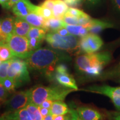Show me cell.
<instances>
[{
    "instance_id": "cell-1",
    "label": "cell",
    "mask_w": 120,
    "mask_h": 120,
    "mask_svg": "<svg viewBox=\"0 0 120 120\" xmlns=\"http://www.w3.org/2000/svg\"><path fill=\"white\" fill-rule=\"evenodd\" d=\"M62 58V54L56 51L41 48L34 51L26 62L31 70L43 71L49 74L53 72L56 64Z\"/></svg>"
},
{
    "instance_id": "cell-2",
    "label": "cell",
    "mask_w": 120,
    "mask_h": 120,
    "mask_svg": "<svg viewBox=\"0 0 120 120\" xmlns=\"http://www.w3.org/2000/svg\"><path fill=\"white\" fill-rule=\"evenodd\" d=\"M111 56L108 52L87 53L76 58V66L79 71L91 76L100 75L103 67L110 61Z\"/></svg>"
},
{
    "instance_id": "cell-3",
    "label": "cell",
    "mask_w": 120,
    "mask_h": 120,
    "mask_svg": "<svg viewBox=\"0 0 120 120\" xmlns=\"http://www.w3.org/2000/svg\"><path fill=\"white\" fill-rule=\"evenodd\" d=\"M60 86H38L33 88L31 92V103L40 106L46 100L64 101L67 94L73 91Z\"/></svg>"
},
{
    "instance_id": "cell-4",
    "label": "cell",
    "mask_w": 120,
    "mask_h": 120,
    "mask_svg": "<svg viewBox=\"0 0 120 120\" xmlns=\"http://www.w3.org/2000/svg\"><path fill=\"white\" fill-rule=\"evenodd\" d=\"M45 40L53 49L74 54L79 53L81 50L79 39L73 34L64 36L56 32H49L46 34Z\"/></svg>"
},
{
    "instance_id": "cell-5",
    "label": "cell",
    "mask_w": 120,
    "mask_h": 120,
    "mask_svg": "<svg viewBox=\"0 0 120 120\" xmlns=\"http://www.w3.org/2000/svg\"><path fill=\"white\" fill-rule=\"evenodd\" d=\"M7 77L13 79L16 88L30 82L29 72L26 61L15 57L12 58L8 70Z\"/></svg>"
},
{
    "instance_id": "cell-6",
    "label": "cell",
    "mask_w": 120,
    "mask_h": 120,
    "mask_svg": "<svg viewBox=\"0 0 120 120\" xmlns=\"http://www.w3.org/2000/svg\"><path fill=\"white\" fill-rule=\"evenodd\" d=\"M7 45L15 57L26 60L33 52L30 49L26 37L13 34L7 41Z\"/></svg>"
},
{
    "instance_id": "cell-7",
    "label": "cell",
    "mask_w": 120,
    "mask_h": 120,
    "mask_svg": "<svg viewBox=\"0 0 120 120\" xmlns=\"http://www.w3.org/2000/svg\"><path fill=\"white\" fill-rule=\"evenodd\" d=\"M32 88L25 91H19L13 94L9 100L4 102L7 113H12L19 109L26 108L31 102Z\"/></svg>"
},
{
    "instance_id": "cell-8",
    "label": "cell",
    "mask_w": 120,
    "mask_h": 120,
    "mask_svg": "<svg viewBox=\"0 0 120 120\" xmlns=\"http://www.w3.org/2000/svg\"><path fill=\"white\" fill-rule=\"evenodd\" d=\"M102 39L96 34H87L79 41L81 49L86 53H92L99 50L103 45Z\"/></svg>"
},
{
    "instance_id": "cell-9",
    "label": "cell",
    "mask_w": 120,
    "mask_h": 120,
    "mask_svg": "<svg viewBox=\"0 0 120 120\" xmlns=\"http://www.w3.org/2000/svg\"><path fill=\"white\" fill-rule=\"evenodd\" d=\"M86 91L107 96L111 98L116 109L120 111V87H112L109 86H91Z\"/></svg>"
},
{
    "instance_id": "cell-10",
    "label": "cell",
    "mask_w": 120,
    "mask_h": 120,
    "mask_svg": "<svg viewBox=\"0 0 120 120\" xmlns=\"http://www.w3.org/2000/svg\"><path fill=\"white\" fill-rule=\"evenodd\" d=\"M36 7L29 0H21L13 6L12 11L17 17L24 18L30 13L34 12Z\"/></svg>"
},
{
    "instance_id": "cell-11",
    "label": "cell",
    "mask_w": 120,
    "mask_h": 120,
    "mask_svg": "<svg viewBox=\"0 0 120 120\" xmlns=\"http://www.w3.org/2000/svg\"><path fill=\"white\" fill-rule=\"evenodd\" d=\"M15 17H7L3 19L0 31L1 45L7 44V41L13 34Z\"/></svg>"
},
{
    "instance_id": "cell-12",
    "label": "cell",
    "mask_w": 120,
    "mask_h": 120,
    "mask_svg": "<svg viewBox=\"0 0 120 120\" xmlns=\"http://www.w3.org/2000/svg\"><path fill=\"white\" fill-rule=\"evenodd\" d=\"M77 112L82 120H102V115L96 109L86 107L77 108Z\"/></svg>"
},
{
    "instance_id": "cell-13",
    "label": "cell",
    "mask_w": 120,
    "mask_h": 120,
    "mask_svg": "<svg viewBox=\"0 0 120 120\" xmlns=\"http://www.w3.org/2000/svg\"><path fill=\"white\" fill-rule=\"evenodd\" d=\"M31 26L22 18L15 17L13 34L21 36L27 37Z\"/></svg>"
},
{
    "instance_id": "cell-14",
    "label": "cell",
    "mask_w": 120,
    "mask_h": 120,
    "mask_svg": "<svg viewBox=\"0 0 120 120\" xmlns=\"http://www.w3.org/2000/svg\"><path fill=\"white\" fill-rule=\"evenodd\" d=\"M56 81L60 85L67 88L78 90V87L75 79L68 72L58 73L56 72L55 75Z\"/></svg>"
},
{
    "instance_id": "cell-15",
    "label": "cell",
    "mask_w": 120,
    "mask_h": 120,
    "mask_svg": "<svg viewBox=\"0 0 120 120\" xmlns=\"http://www.w3.org/2000/svg\"><path fill=\"white\" fill-rule=\"evenodd\" d=\"M85 27L88 28L89 32L92 34H96L106 28L112 27L113 25L108 22L99 19H92L91 21Z\"/></svg>"
},
{
    "instance_id": "cell-16",
    "label": "cell",
    "mask_w": 120,
    "mask_h": 120,
    "mask_svg": "<svg viewBox=\"0 0 120 120\" xmlns=\"http://www.w3.org/2000/svg\"><path fill=\"white\" fill-rule=\"evenodd\" d=\"M68 6L62 0H55L52 12L53 17L62 19L68 10Z\"/></svg>"
},
{
    "instance_id": "cell-17",
    "label": "cell",
    "mask_w": 120,
    "mask_h": 120,
    "mask_svg": "<svg viewBox=\"0 0 120 120\" xmlns=\"http://www.w3.org/2000/svg\"><path fill=\"white\" fill-rule=\"evenodd\" d=\"M64 24L65 23L63 19L52 17L46 19L44 28L49 32H56L61 28L64 27Z\"/></svg>"
},
{
    "instance_id": "cell-18",
    "label": "cell",
    "mask_w": 120,
    "mask_h": 120,
    "mask_svg": "<svg viewBox=\"0 0 120 120\" xmlns=\"http://www.w3.org/2000/svg\"><path fill=\"white\" fill-rule=\"evenodd\" d=\"M22 19L26 21L32 26L44 28L45 22L46 19L34 12L30 13L27 16L24 18H22Z\"/></svg>"
},
{
    "instance_id": "cell-19",
    "label": "cell",
    "mask_w": 120,
    "mask_h": 120,
    "mask_svg": "<svg viewBox=\"0 0 120 120\" xmlns=\"http://www.w3.org/2000/svg\"><path fill=\"white\" fill-rule=\"evenodd\" d=\"M70 111L67 105L62 101H54L50 109V113L52 115H65Z\"/></svg>"
},
{
    "instance_id": "cell-20",
    "label": "cell",
    "mask_w": 120,
    "mask_h": 120,
    "mask_svg": "<svg viewBox=\"0 0 120 120\" xmlns=\"http://www.w3.org/2000/svg\"><path fill=\"white\" fill-rule=\"evenodd\" d=\"M64 27H65L70 34L76 36L83 37L88 34V28L81 25H71L64 24Z\"/></svg>"
},
{
    "instance_id": "cell-21",
    "label": "cell",
    "mask_w": 120,
    "mask_h": 120,
    "mask_svg": "<svg viewBox=\"0 0 120 120\" xmlns=\"http://www.w3.org/2000/svg\"><path fill=\"white\" fill-rule=\"evenodd\" d=\"M7 116L12 120H33L26 108H24L12 113H7Z\"/></svg>"
},
{
    "instance_id": "cell-22",
    "label": "cell",
    "mask_w": 120,
    "mask_h": 120,
    "mask_svg": "<svg viewBox=\"0 0 120 120\" xmlns=\"http://www.w3.org/2000/svg\"><path fill=\"white\" fill-rule=\"evenodd\" d=\"M47 32V31L45 28L32 26L31 29L30 30L26 37L27 38H37L44 40L46 37Z\"/></svg>"
},
{
    "instance_id": "cell-23",
    "label": "cell",
    "mask_w": 120,
    "mask_h": 120,
    "mask_svg": "<svg viewBox=\"0 0 120 120\" xmlns=\"http://www.w3.org/2000/svg\"><path fill=\"white\" fill-rule=\"evenodd\" d=\"M26 108L33 120H43L38 106L31 102Z\"/></svg>"
},
{
    "instance_id": "cell-24",
    "label": "cell",
    "mask_w": 120,
    "mask_h": 120,
    "mask_svg": "<svg viewBox=\"0 0 120 120\" xmlns=\"http://www.w3.org/2000/svg\"><path fill=\"white\" fill-rule=\"evenodd\" d=\"M14 57L7 44L0 45V60L2 61H7Z\"/></svg>"
},
{
    "instance_id": "cell-25",
    "label": "cell",
    "mask_w": 120,
    "mask_h": 120,
    "mask_svg": "<svg viewBox=\"0 0 120 120\" xmlns=\"http://www.w3.org/2000/svg\"><path fill=\"white\" fill-rule=\"evenodd\" d=\"M11 60L3 61L0 64V83H2L4 81L8 76V70L11 63Z\"/></svg>"
},
{
    "instance_id": "cell-26",
    "label": "cell",
    "mask_w": 120,
    "mask_h": 120,
    "mask_svg": "<svg viewBox=\"0 0 120 120\" xmlns=\"http://www.w3.org/2000/svg\"><path fill=\"white\" fill-rule=\"evenodd\" d=\"M34 12L42 16L45 19H47L53 17V12L50 9L42 6H37Z\"/></svg>"
},
{
    "instance_id": "cell-27",
    "label": "cell",
    "mask_w": 120,
    "mask_h": 120,
    "mask_svg": "<svg viewBox=\"0 0 120 120\" xmlns=\"http://www.w3.org/2000/svg\"><path fill=\"white\" fill-rule=\"evenodd\" d=\"M28 40V46L31 50L34 51V50L40 49L41 43L43 40L37 38H30Z\"/></svg>"
},
{
    "instance_id": "cell-28",
    "label": "cell",
    "mask_w": 120,
    "mask_h": 120,
    "mask_svg": "<svg viewBox=\"0 0 120 120\" xmlns=\"http://www.w3.org/2000/svg\"><path fill=\"white\" fill-rule=\"evenodd\" d=\"M2 84L9 92H14L16 88V85H15V82L13 81V79L8 77L4 79Z\"/></svg>"
},
{
    "instance_id": "cell-29",
    "label": "cell",
    "mask_w": 120,
    "mask_h": 120,
    "mask_svg": "<svg viewBox=\"0 0 120 120\" xmlns=\"http://www.w3.org/2000/svg\"><path fill=\"white\" fill-rule=\"evenodd\" d=\"M63 21L65 23L71 25H79V18L65 14L63 18Z\"/></svg>"
},
{
    "instance_id": "cell-30",
    "label": "cell",
    "mask_w": 120,
    "mask_h": 120,
    "mask_svg": "<svg viewBox=\"0 0 120 120\" xmlns=\"http://www.w3.org/2000/svg\"><path fill=\"white\" fill-rule=\"evenodd\" d=\"M85 13H85L81 10H79V9L73 8V7H70L68 8V10L67 11L66 14L79 18L85 15Z\"/></svg>"
},
{
    "instance_id": "cell-31",
    "label": "cell",
    "mask_w": 120,
    "mask_h": 120,
    "mask_svg": "<svg viewBox=\"0 0 120 120\" xmlns=\"http://www.w3.org/2000/svg\"><path fill=\"white\" fill-rule=\"evenodd\" d=\"M9 92L4 88L2 83H0V103H4L8 97Z\"/></svg>"
},
{
    "instance_id": "cell-32",
    "label": "cell",
    "mask_w": 120,
    "mask_h": 120,
    "mask_svg": "<svg viewBox=\"0 0 120 120\" xmlns=\"http://www.w3.org/2000/svg\"><path fill=\"white\" fill-rule=\"evenodd\" d=\"M54 4H55V0H45L42 4H41V6L46 7L52 11Z\"/></svg>"
},
{
    "instance_id": "cell-33",
    "label": "cell",
    "mask_w": 120,
    "mask_h": 120,
    "mask_svg": "<svg viewBox=\"0 0 120 120\" xmlns=\"http://www.w3.org/2000/svg\"><path fill=\"white\" fill-rule=\"evenodd\" d=\"M56 72L66 73L68 72V68L64 64H59L55 68Z\"/></svg>"
},
{
    "instance_id": "cell-34",
    "label": "cell",
    "mask_w": 120,
    "mask_h": 120,
    "mask_svg": "<svg viewBox=\"0 0 120 120\" xmlns=\"http://www.w3.org/2000/svg\"><path fill=\"white\" fill-rule=\"evenodd\" d=\"M53 103V101H52V100H45V101H43L40 106H41V107H42L46 108V109H49V110H50V109L52 107Z\"/></svg>"
},
{
    "instance_id": "cell-35",
    "label": "cell",
    "mask_w": 120,
    "mask_h": 120,
    "mask_svg": "<svg viewBox=\"0 0 120 120\" xmlns=\"http://www.w3.org/2000/svg\"><path fill=\"white\" fill-rule=\"evenodd\" d=\"M70 113L72 116V120H82L78 115L77 111L75 109H70Z\"/></svg>"
},
{
    "instance_id": "cell-36",
    "label": "cell",
    "mask_w": 120,
    "mask_h": 120,
    "mask_svg": "<svg viewBox=\"0 0 120 120\" xmlns=\"http://www.w3.org/2000/svg\"><path fill=\"white\" fill-rule=\"evenodd\" d=\"M81 0H64V2L67 5L70 6H77V4H79Z\"/></svg>"
},
{
    "instance_id": "cell-37",
    "label": "cell",
    "mask_w": 120,
    "mask_h": 120,
    "mask_svg": "<svg viewBox=\"0 0 120 120\" xmlns=\"http://www.w3.org/2000/svg\"><path fill=\"white\" fill-rule=\"evenodd\" d=\"M19 1H21V0H9L8 2L4 6V7L6 9H10L13 7V6L15 4H16Z\"/></svg>"
},
{
    "instance_id": "cell-38",
    "label": "cell",
    "mask_w": 120,
    "mask_h": 120,
    "mask_svg": "<svg viewBox=\"0 0 120 120\" xmlns=\"http://www.w3.org/2000/svg\"><path fill=\"white\" fill-rule=\"evenodd\" d=\"M39 109H40V112H41V113L42 115V116L43 117V118H45V117H46L50 113V110L49 109H46V108H43L41 106H39Z\"/></svg>"
},
{
    "instance_id": "cell-39",
    "label": "cell",
    "mask_w": 120,
    "mask_h": 120,
    "mask_svg": "<svg viewBox=\"0 0 120 120\" xmlns=\"http://www.w3.org/2000/svg\"><path fill=\"white\" fill-rule=\"evenodd\" d=\"M56 32H57L58 34H60V35L61 36H67L68 35V34H70L69 33V32L68 31H67V30L66 28L65 27H62L60 29H59L57 31H56Z\"/></svg>"
},
{
    "instance_id": "cell-40",
    "label": "cell",
    "mask_w": 120,
    "mask_h": 120,
    "mask_svg": "<svg viewBox=\"0 0 120 120\" xmlns=\"http://www.w3.org/2000/svg\"><path fill=\"white\" fill-rule=\"evenodd\" d=\"M115 8L120 12V0H111Z\"/></svg>"
},
{
    "instance_id": "cell-41",
    "label": "cell",
    "mask_w": 120,
    "mask_h": 120,
    "mask_svg": "<svg viewBox=\"0 0 120 120\" xmlns=\"http://www.w3.org/2000/svg\"><path fill=\"white\" fill-rule=\"evenodd\" d=\"M64 115H53V120H64Z\"/></svg>"
},
{
    "instance_id": "cell-42",
    "label": "cell",
    "mask_w": 120,
    "mask_h": 120,
    "mask_svg": "<svg viewBox=\"0 0 120 120\" xmlns=\"http://www.w3.org/2000/svg\"><path fill=\"white\" fill-rule=\"evenodd\" d=\"M90 4H92V5H95L99 4L101 1V0H86Z\"/></svg>"
},
{
    "instance_id": "cell-43",
    "label": "cell",
    "mask_w": 120,
    "mask_h": 120,
    "mask_svg": "<svg viewBox=\"0 0 120 120\" xmlns=\"http://www.w3.org/2000/svg\"><path fill=\"white\" fill-rule=\"evenodd\" d=\"M64 120H72V116L70 112L67 114H66V115L65 116V118H64Z\"/></svg>"
},
{
    "instance_id": "cell-44",
    "label": "cell",
    "mask_w": 120,
    "mask_h": 120,
    "mask_svg": "<svg viewBox=\"0 0 120 120\" xmlns=\"http://www.w3.org/2000/svg\"><path fill=\"white\" fill-rule=\"evenodd\" d=\"M9 0H0V4L2 6V7H4V6L8 2Z\"/></svg>"
},
{
    "instance_id": "cell-45",
    "label": "cell",
    "mask_w": 120,
    "mask_h": 120,
    "mask_svg": "<svg viewBox=\"0 0 120 120\" xmlns=\"http://www.w3.org/2000/svg\"><path fill=\"white\" fill-rule=\"evenodd\" d=\"M1 120H12L10 119V118L7 116L6 114L5 115H4V116L1 117Z\"/></svg>"
},
{
    "instance_id": "cell-46",
    "label": "cell",
    "mask_w": 120,
    "mask_h": 120,
    "mask_svg": "<svg viewBox=\"0 0 120 120\" xmlns=\"http://www.w3.org/2000/svg\"><path fill=\"white\" fill-rule=\"evenodd\" d=\"M114 120H120V115H118L117 116H115L114 117Z\"/></svg>"
},
{
    "instance_id": "cell-47",
    "label": "cell",
    "mask_w": 120,
    "mask_h": 120,
    "mask_svg": "<svg viewBox=\"0 0 120 120\" xmlns=\"http://www.w3.org/2000/svg\"><path fill=\"white\" fill-rule=\"evenodd\" d=\"M3 19H0V31H1V23H2V21ZM0 45H1V42H0Z\"/></svg>"
},
{
    "instance_id": "cell-48",
    "label": "cell",
    "mask_w": 120,
    "mask_h": 120,
    "mask_svg": "<svg viewBox=\"0 0 120 120\" xmlns=\"http://www.w3.org/2000/svg\"><path fill=\"white\" fill-rule=\"evenodd\" d=\"M2 61H1V60H0V64H1V63H2Z\"/></svg>"
},
{
    "instance_id": "cell-49",
    "label": "cell",
    "mask_w": 120,
    "mask_h": 120,
    "mask_svg": "<svg viewBox=\"0 0 120 120\" xmlns=\"http://www.w3.org/2000/svg\"><path fill=\"white\" fill-rule=\"evenodd\" d=\"M0 120H1V117H0Z\"/></svg>"
}]
</instances>
